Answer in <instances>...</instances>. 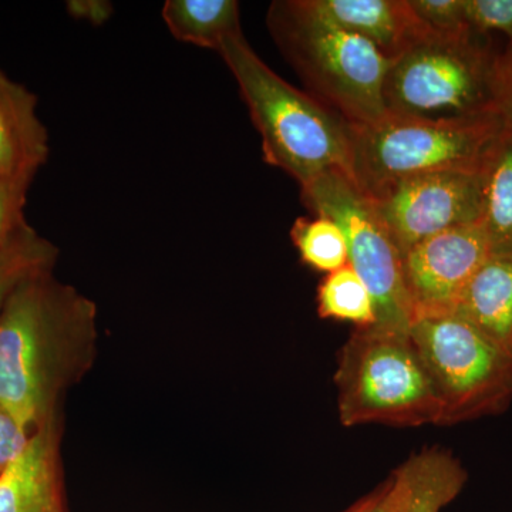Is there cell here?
<instances>
[{
	"mask_svg": "<svg viewBox=\"0 0 512 512\" xmlns=\"http://www.w3.org/2000/svg\"><path fill=\"white\" fill-rule=\"evenodd\" d=\"M97 308L53 272L19 286L0 313V406L32 436L92 369Z\"/></svg>",
	"mask_w": 512,
	"mask_h": 512,
	"instance_id": "1",
	"label": "cell"
},
{
	"mask_svg": "<svg viewBox=\"0 0 512 512\" xmlns=\"http://www.w3.org/2000/svg\"><path fill=\"white\" fill-rule=\"evenodd\" d=\"M218 55L234 76L262 138L265 163L291 175L301 187L325 171L350 174L348 121L285 82L256 55L244 33L228 37Z\"/></svg>",
	"mask_w": 512,
	"mask_h": 512,
	"instance_id": "2",
	"label": "cell"
},
{
	"mask_svg": "<svg viewBox=\"0 0 512 512\" xmlns=\"http://www.w3.org/2000/svg\"><path fill=\"white\" fill-rule=\"evenodd\" d=\"M269 33L311 96L352 126L386 116L383 84L390 60L363 37L339 28L309 0H276Z\"/></svg>",
	"mask_w": 512,
	"mask_h": 512,
	"instance_id": "3",
	"label": "cell"
},
{
	"mask_svg": "<svg viewBox=\"0 0 512 512\" xmlns=\"http://www.w3.org/2000/svg\"><path fill=\"white\" fill-rule=\"evenodd\" d=\"M498 57L490 35L477 30H427L390 60L383 84L386 114L431 121L500 114Z\"/></svg>",
	"mask_w": 512,
	"mask_h": 512,
	"instance_id": "4",
	"label": "cell"
},
{
	"mask_svg": "<svg viewBox=\"0 0 512 512\" xmlns=\"http://www.w3.org/2000/svg\"><path fill=\"white\" fill-rule=\"evenodd\" d=\"M505 130L498 113L439 121L386 114L377 123L352 126L349 177L369 197L416 175L483 173Z\"/></svg>",
	"mask_w": 512,
	"mask_h": 512,
	"instance_id": "5",
	"label": "cell"
},
{
	"mask_svg": "<svg viewBox=\"0 0 512 512\" xmlns=\"http://www.w3.org/2000/svg\"><path fill=\"white\" fill-rule=\"evenodd\" d=\"M335 384L343 426H440L439 400L409 332L353 330L340 349Z\"/></svg>",
	"mask_w": 512,
	"mask_h": 512,
	"instance_id": "6",
	"label": "cell"
},
{
	"mask_svg": "<svg viewBox=\"0 0 512 512\" xmlns=\"http://www.w3.org/2000/svg\"><path fill=\"white\" fill-rule=\"evenodd\" d=\"M439 400L440 426L497 416L512 406V356L466 319L414 320L409 330Z\"/></svg>",
	"mask_w": 512,
	"mask_h": 512,
	"instance_id": "7",
	"label": "cell"
},
{
	"mask_svg": "<svg viewBox=\"0 0 512 512\" xmlns=\"http://www.w3.org/2000/svg\"><path fill=\"white\" fill-rule=\"evenodd\" d=\"M303 204L316 217L339 225L348 245V264L369 289L380 328L409 332L412 309L403 279V258L369 197L349 175L329 170L302 185Z\"/></svg>",
	"mask_w": 512,
	"mask_h": 512,
	"instance_id": "8",
	"label": "cell"
},
{
	"mask_svg": "<svg viewBox=\"0 0 512 512\" xmlns=\"http://www.w3.org/2000/svg\"><path fill=\"white\" fill-rule=\"evenodd\" d=\"M369 198L403 258L424 239L448 229L480 224L484 171L416 175L384 187Z\"/></svg>",
	"mask_w": 512,
	"mask_h": 512,
	"instance_id": "9",
	"label": "cell"
},
{
	"mask_svg": "<svg viewBox=\"0 0 512 512\" xmlns=\"http://www.w3.org/2000/svg\"><path fill=\"white\" fill-rule=\"evenodd\" d=\"M490 255L480 224L448 229L407 251L403 279L413 322L453 315L471 279Z\"/></svg>",
	"mask_w": 512,
	"mask_h": 512,
	"instance_id": "10",
	"label": "cell"
},
{
	"mask_svg": "<svg viewBox=\"0 0 512 512\" xmlns=\"http://www.w3.org/2000/svg\"><path fill=\"white\" fill-rule=\"evenodd\" d=\"M467 480L466 468L453 453L427 448L345 512H441L456 500Z\"/></svg>",
	"mask_w": 512,
	"mask_h": 512,
	"instance_id": "11",
	"label": "cell"
},
{
	"mask_svg": "<svg viewBox=\"0 0 512 512\" xmlns=\"http://www.w3.org/2000/svg\"><path fill=\"white\" fill-rule=\"evenodd\" d=\"M59 417L30 437L0 473V512H66L60 466Z\"/></svg>",
	"mask_w": 512,
	"mask_h": 512,
	"instance_id": "12",
	"label": "cell"
},
{
	"mask_svg": "<svg viewBox=\"0 0 512 512\" xmlns=\"http://www.w3.org/2000/svg\"><path fill=\"white\" fill-rule=\"evenodd\" d=\"M49 154L36 94L0 69V178L30 187Z\"/></svg>",
	"mask_w": 512,
	"mask_h": 512,
	"instance_id": "13",
	"label": "cell"
},
{
	"mask_svg": "<svg viewBox=\"0 0 512 512\" xmlns=\"http://www.w3.org/2000/svg\"><path fill=\"white\" fill-rule=\"evenodd\" d=\"M339 28L372 43L389 60L402 55L427 32L409 0H309Z\"/></svg>",
	"mask_w": 512,
	"mask_h": 512,
	"instance_id": "14",
	"label": "cell"
},
{
	"mask_svg": "<svg viewBox=\"0 0 512 512\" xmlns=\"http://www.w3.org/2000/svg\"><path fill=\"white\" fill-rule=\"evenodd\" d=\"M454 313L512 356V255H490Z\"/></svg>",
	"mask_w": 512,
	"mask_h": 512,
	"instance_id": "15",
	"label": "cell"
},
{
	"mask_svg": "<svg viewBox=\"0 0 512 512\" xmlns=\"http://www.w3.org/2000/svg\"><path fill=\"white\" fill-rule=\"evenodd\" d=\"M163 19L178 42L217 53L228 37L242 32L235 0H167Z\"/></svg>",
	"mask_w": 512,
	"mask_h": 512,
	"instance_id": "16",
	"label": "cell"
},
{
	"mask_svg": "<svg viewBox=\"0 0 512 512\" xmlns=\"http://www.w3.org/2000/svg\"><path fill=\"white\" fill-rule=\"evenodd\" d=\"M491 255H512V133L505 130L484 171L480 222Z\"/></svg>",
	"mask_w": 512,
	"mask_h": 512,
	"instance_id": "17",
	"label": "cell"
},
{
	"mask_svg": "<svg viewBox=\"0 0 512 512\" xmlns=\"http://www.w3.org/2000/svg\"><path fill=\"white\" fill-rule=\"evenodd\" d=\"M57 258L56 245L30 225L0 247V313L20 285L37 275L53 272Z\"/></svg>",
	"mask_w": 512,
	"mask_h": 512,
	"instance_id": "18",
	"label": "cell"
},
{
	"mask_svg": "<svg viewBox=\"0 0 512 512\" xmlns=\"http://www.w3.org/2000/svg\"><path fill=\"white\" fill-rule=\"evenodd\" d=\"M318 312L322 318L350 322L356 328L376 323L372 295L349 264L323 279L318 289Z\"/></svg>",
	"mask_w": 512,
	"mask_h": 512,
	"instance_id": "19",
	"label": "cell"
},
{
	"mask_svg": "<svg viewBox=\"0 0 512 512\" xmlns=\"http://www.w3.org/2000/svg\"><path fill=\"white\" fill-rule=\"evenodd\" d=\"M293 245L302 262L315 271H338L348 264V245L339 225L329 218H298L291 229Z\"/></svg>",
	"mask_w": 512,
	"mask_h": 512,
	"instance_id": "20",
	"label": "cell"
},
{
	"mask_svg": "<svg viewBox=\"0 0 512 512\" xmlns=\"http://www.w3.org/2000/svg\"><path fill=\"white\" fill-rule=\"evenodd\" d=\"M413 12L431 32L456 33L471 29L464 0H409Z\"/></svg>",
	"mask_w": 512,
	"mask_h": 512,
	"instance_id": "21",
	"label": "cell"
},
{
	"mask_svg": "<svg viewBox=\"0 0 512 512\" xmlns=\"http://www.w3.org/2000/svg\"><path fill=\"white\" fill-rule=\"evenodd\" d=\"M464 10L471 29L504 33L512 42V0H464Z\"/></svg>",
	"mask_w": 512,
	"mask_h": 512,
	"instance_id": "22",
	"label": "cell"
},
{
	"mask_svg": "<svg viewBox=\"0 0 512 512\" xmlns=\"http://www.w3.org/2000/svg\"><path fill=\"white\" fill-rule=\"evenodd\" d=\"M30 187L0 178V247L26 227V201Z\"/></svg>",
	"mask_w": 512,
	"mask_h": 512,
	"instance_id": "23",
	"label": "cell"
},
{
	"mask_svg": "<svg viewBox=\"0 0 512 512\" xmlns=\"http://www.w3.org/2000/svg\"><path fill=\"white\" fill-rule=\"evenodd\" d=\"M30 437L15 417L0 406V473L23 453Z\"/></svg>",
	"mask_w": 512,
	"mask_h": 512,
	"instance_id": "24",
	"label": "cell"
},
{
	"mask_svg": "<svg viewBox=\"0 0 512 512\" xmlns=\"http://www.w3.org/2000/svg\"><path fill=\"white\" fill-rule=\"evenodd\" d=\"M497 103L505 127L512 133V42L498 57Z\"/></svg>",
	"mask_w": 512,
	"mask_h": 512,
	"instance_id": "25",
	"label": "cell"
}]
</instances>
